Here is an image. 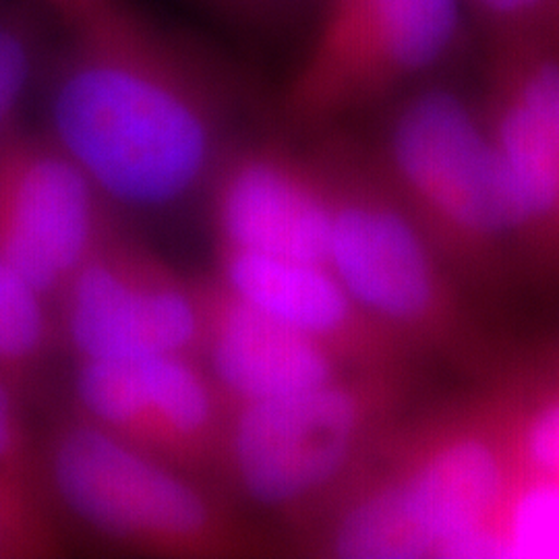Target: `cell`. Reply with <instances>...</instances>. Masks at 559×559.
I'll return each mask as SVG.
<instances>
[{
  "instance_id": "obj_1",
  "label": "cell",
  "mask_w": 559,
  "mask_h": 559,
  "mask_svg": "<svg viewBox=\"0 0 559 559\" xmlns=\"http://www.w3.org/2000/svg\"><path fill=\"white\" fill-rule=\"evenodd\" d=\"M67 34L46 135L112 207L162 212L205 193L237 143V71L124 0Z\"/></svg>"
},
{
  "instance_id": "obj_12",
  "label": "cell",
  "mask_w": 559,
  "mask_h": 559,
  "mask_svg": "<svg viewBox=\"0 0 559 559\" xmlns=\"http://www.w3.org/2000/svg\"><path fill=\"white\" fill-rule=\"evenodd\" d=\"M200 300L198 359L230 406L293 394L360 371L245 299L216 274L200 278Z\"/></svg>"
},
{
  "instance_id": "obj_13",
  "label": "cell",
  "mask_w": 559,
  "mask_h": 559,
  "mask_svg": "<svg viewBox=\"0 0 559 559\" xmlns=\"http://www.w3.org/2000/svg\"><path fill=\"white\" fill-rule=\"evenodd\" d=\"M485 131L491 141L519 265L559 280V143L526 102L491 75Z\"/></svg>"
},
{
  "instance_id": "obj_22",
  "label": "cell",
  "mask_w": 559,
  "mask_h": 559,
  "mask_svg": "<svg viewBox=\"0 0 559 559\" xmlns=\"http://www.w3.org/2000/svg\"><path fill=\"white\" fill-rule=\"evenodd\" d=\"M483 13L498 20H524L539 11L547 0H473Z\"/></svg>"
},
{
  "instance_id": "obj_18",
  "label": "cell",
  "mask_w": 559,
  "mask_h": 559,
  "mask_svg": "<svg viewBox=\"0 0 559 559\" xmlns=\"http://www.w3.org/2000/svg\"><path fill=\"white\" fill-rule=\"evenodd\" d=\"M38 36L32 21L0 13V141L17 127L23 100L38 69Z\"/></svg>"
},
{
  "instance_id": "obj_19",
  "label": "cell",
  "mask_w": 559,
  "mask_h": 559,
  "mask_svg": "<svg viewBox=\"0 0 559 559\" xmlns=\"http://www.w3.org/2000/svg\"><path fill=\"white\" fill-rule=\"evenodd\" d=\"M36 460L38 454L21 415L15 388L0 378V473L34 487Z\"/></svg>"
},
{
  "instance_id": "obj_2",
  "label": "cell",
  "mask_w": 559,
  "mask_h": 559,
  "mask_svg": "<svg viewBox=\"0 0 559 559\" xmlns=\"http://www.w3.org/2000/svg\"><path fill=\"white\" fill-rule=\"evenodd\" d=\"M519 475L491 385L406 413L297 535L336 559L491 558L489 528Z\"/></svg>"
},
{
  "instance_id": "obj_14",
  "label": "cell",
  "mask_w": 559,
  "mask_h": 559,
  "mask_svg": "<svg viewBox=\"0 0 559 559\" xmlns=\"http://www.w3.org/2000/svg\"><path fill=\"white\" fill-rule=\"evenodd\" d=\"M152 404L158 454L200 477L218 475L230 404L198 357L140 359Z\"/></svg>"
},
{
  "instance_id": "obj_6",
  "label": "cell",
  "mask_w": 559,
  "mask_h": 559,
  "mask_svg": "<svg viewBox=\"0 0 559 559\" xmlns=\"http://www.w3.org/2000/svg\"><path fill=\"white\" fill-rule=\"evenodd\" d=\"M376 160L459 284L493 288L519 265L491 141L456 94L427 90L404 102Z\"/></svg>"
},
{
  "instance_id": "obj_4",
  "label": "cell",
  "mask_w": 559,
  "mask_h": 559,
  "mask_svg": "<svg viewBox=\"0 0 559 559\" xmlns=\"http://www.w3.org/2000/svg\"><path fill=\"white\" fill-rule=\"evenodd\" d=\"M60 506L94 537L168 559H247L276 549L253 520L189 473L71 411L44 450Z\"/></svg>"
},
{
  "instance_id": "obj_16",
  "label": "cell",
  "mask_w": 559,
  "mask_h": 559,
  "mask_svg": "<svg viewBox=\"0 0 559 559\" xmlns=\"http://www.w3.org/2000/svg\"><path fill=\"white\" fill-rule=\"evenodd\" d=\"M55 334L50 299L0 263V378L13 388L29 380L46 359Z\"/></svg>"
},
{
  "instance_id": "obj_8",
  "label": "cell",
  "mask_w": 559,
  "mask_h": 559,
  "mask_svg": "<svg viewBox=\"0 0 559 559\" xmlns=\"http://www.w3.org/2000/svg\"><path fill=\"white\" fill-rule=\"evenodd\" d=\"M57 302L59 334L75 360L200 353V278L115 228L71 272Z\"/></svg>"
},
{
  "instance_id": "obj_23",
  "label": "cell",
  "mask_w": 559,
  "mask_h": 559,
  "mask_svg": "<svg viewBox=\"0 0 559 559\" xmlns=\"http://www.w3.org/2000/svg\"><path fill=\"white\" fill-rule=\"evenodd\" d=\"M346 0H320V13H318V17L323 15V13H330V11H334V9H338L340 4H344Z\"/></svg>"
},
{
  "instance_id": "obj_5",
  "label": "cell",
  "mask_w": 559,
  "mask_h": 559,
  "mask_svg": "<svg viewBox=\"0 0 559 559\" xmlns=\"http://www.w3.org/2000/svg\"><path fill=\"white\" fill-rule=\"evenodd\" d=\"M318 152L330 189L328 267L423 359L436 357L475 373L493 369L491 340L378 160L340 143Z\"/></svg>"
},
{
  "instance_id": "obj_21",
  "label": "cell",
  "mask_w": 559,
  "mask_h": 559,
  "mask_svg": "<svg viewBox=\"0 0 559 559\" xmlns=\"http://www.w3.org/2000/svg\"><path fill=\"white\" fill-rule=\"evenodd\" d=\"M40 2L64 29H73L83 21L98 15L115 0H40Z\"/></svg>"
},
{
  "instance_id": "obj_10",
  "label": "cell",
  "mask_w": 559,
  "mask_h": 559,
  "mask_svg": "<svg viewBox=\"0 0 559 559\" xmlns=\"http://www.w3.org/2000/svg\"><path fill=\"white\" fill-rule=\"evenodd\" d=\"M205 195L216 249L328 265L332 218L320 152L237 141Z\"/></svg>"
},
{
  "instance_id": "obj_7",
  "label": "cell",
  "mask_w": 559,
  "mask_h": 559,
  "mask_svg": "<svg viewBox=\"0 0 559 559\" xmlns=\"http://www.w3.org/2000/svg\"><path fill=\"white\" fill-rule=\"evenodd\" d=\"M459 20V0H346L316 21L284 117L311 129L388 98L443 57Z\"/></svg>"
},
{
  "instance_id": "obj_17",
  "label": "cell",
  "mask_w": 559,
  "mask_h": 559,
  "mask_svg": "<svg viewBox=\"0 0 559 559\" xmlns=\"http://www.w3.org/2000/svg\"><path fill=\"white\" fill-rule=\"evenodd\" d=\"M59 551L57 528L36 489L0 473V559L52 558Z\"/></svg>"
},
{
  "instance_id": "obj_20",
  "label": "cell",
  "mask_w": 559,
  "mask_h": 559,
  "mask_svg": "<svg viewBox=\"0 0 559 559\" xmlns=\"http://www.w3.org/2000/svg\"><path fill=\"white\" fill-rule=\"evenodd\" d=\"M195 2H200L201 7H205L212 15H216L226 25L251 36L278 32L300 7V0H195Z\"/></svg>"
},
{
  "instance_id": "obj_15",
  "label": "cell",
  "mask_w": 559,
  "mask_h": 559,
  "mask_svg": "<svg viewBox=\"0 0 559 559\" xmlns=\"http://www.w3.org/2000/svg\"><path fill=\"white\" fill-rule=\"evenodd\" d=\"M519 473L559 479V371L508 373L489 383Z\"/></svg>"
},
{
  "instance_id": "obj_9",
  "label": "cell",
  "mask_w": 559,
  "mask_h": 559,
  "mask_svg": "<svg viewBox=\"0 0 559 559\" xmlns=\"http://www.w3.org/2000/svg\"><path fill=\"white\" fill-rule=\"evenodd\" d=\"M110 207L46 133L0 141V263L48 299L112 230Z\"/></svg>"
},
{
  "instance_id": "obj_11",
  "label": "cell",
  "mask_w": 559,
  "mask_h": 559,
  "mask_svg": "<svg viewBox=\"0 0 559 559\" xmlns=\"http://www.w3.org/2000/svg\"><path fill=\"white\" fill-rule=\"evenodd\" d=\"M216 276L350 369H415L423 357L376 320L325 263L216 249Z\"/></svg>"
},
{
  "instance_id": "obj_3",
  "label": "cell",
  "mask_w": 559,
  "mask_h": 559,
  "mask_svg": "<svg viewBox=\"0 0 559 559\" xmlns=\"http://www.w3.org/2000/svg\"><path fill=\"white\" fill-rule=\"evenodd\" d=\"M415 369H360L230 406L218 475L295 535L411 406Z\"/></svg>"
}]
</instances>
